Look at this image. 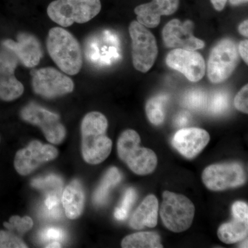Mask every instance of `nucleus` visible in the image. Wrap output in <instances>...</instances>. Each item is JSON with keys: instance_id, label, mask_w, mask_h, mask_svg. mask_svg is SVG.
<instances>
[{"instance_id": "obj_22", "label": "nucleus", "mask_w": 248, "mask_h": 248, "mask_svg": "<svg viewBox=\"0 0 248 248\" xmlns=\"http://www.w3.org/2000/svg\"><path fill=\"white\" fill-rule=\"evenodd\" d=\"M124 248H161V238L154 232H141L125 236L122 242Z\"/></svg>"}, {"instance_id": "obj_31", "label": "nucleus", "mask_w": 248, "mask_h": 248, "mask_svg": "<svg viewBox=\"0 0 248 248\" xmlns=\"http://www.w3.org/2000/svg\"><path fill=\"white\" fill-rule=\"evenodd\" d=\"M44 236L46 239H48V241H50L51 242L61 241L63 239V232L61 230L57 229V228H48L46 230L44 233Z\"/></svg>"}, {"instance_id": "obj_1", "label": "nucleus", "mask_w": 248, "mask_h": 248, "mask_svg": "<svg viewBox=\"0 0 248 248\" xmlns=\"http://www.w3.org/2000/svg\"><path fill=\"white\" fill-rule=\"evenodd\" d=\"M108 126L107 117L101 112H89L83 118L81 153L83 159L88 164H100L110 155L112 142L107 136Z\"/></svg>"}, {"instance_id": "obj_29", "label": "nucleus", "mask_w": 248, "mask_h": 248, "mask_svg": "<svg viewBox=\"0 0 248 248\" xmlns=\"http://www.w3.org/2000/svg\"><path fill=\"white\" fill-rule=\"evenodd\" d=\"M248 86L246 85L234 98V107L238 110L248 114Z\"/></svg>"}, {"instance_id": "obj_32", "label": "nucleus", "mask_w": 248, "mask_h": 248, "mask_svg": "<svg viewBox=\"0 0 248 248\" xmlns=\"http://www.w3.org/2000/svg\"><path fill=\"white\" fill-rule=\"evenodd\" d=\"M248 41L247 40L242 41L239 46V52L244 61L248 64Z\"/></svg>"}, {"instance_id": "obj_2", "label": "nucleus", "mask_w": 248, "mask_h": 248, "mask_svg": "<svg viewBox=\"0 0 248 248\" xmlns=\"http://www.w3.org/2000/svg\"><path fill=\"white\" fill-rule=\"evenodd\" d=\"M46 48L50 58L68 76H76L83 65V54L79 42L71 32L62 27L49 31Z\"/></svg>"}, {"instance_id": "obj_20", "label": "nucleus", "mask_w": 248, "mask_h": 248, "mask_svg": "<svg viewBox=\"0 0 248 248\" xmlns=\"http://www.w3.org/2000/svg\"><path fill=\"white\" fill-rule=\"evenodd\" d=\"M248 221L234 218L232 221L225 223L218 228V237L222 242L232 244L247 239Z\"/></svg>"}, {"instance_id": "obj_18", "label": "nucleus", "mask_w": 248, "mask_h": 248, "mask_svg": "<svg viewBox=\"0 0 248 248\" xmlns=\"http://www.w3.org/2000/svg\"><path fill=\"white\" fill-rule=\"evenodd\" d=\"M159 202L153 195L147 196L130 218V226L140 230L144 227L155 228L157 224Z\"/></svg>"}, {"instance_id": "obj_35", "label": "nucleus", "mask_w": 248, "mask_h": 248, "mask_svg": "<svg viewBox=\"0 0 248 248\" xmlns=\"http://www.w3.org/2000/svg\"><path fill=\"white\" fill-rule=\"evenodd\" d=\"M58 203V199L56 198L55 196L50 195L49 196L48 198L46 200V205L48 207V208L51 209L53 207L56 206L57 204Z\"/></svg>"}, {"instance_id": "obj_39", "label": "nucleus", "mask_w": 248, "mask_h": 248, "mask_svg": "<svg viewBox=\"0 0 248 248\" xmlns=\"http://www.w3.org/2000/svg\"><path fill=\"white\" fill-rule=\"evenodd\" d=\"M241 248H248V239L244 240V242L240 246Z\"/></svg>"}, {"instance_id": "obj_15", "label": "nucleus", "mask_w": 248, "mask_h": 248, "mask_svg": "<svg viewBox=\"0 0 248 248\" xmlns=\"http://www.w3.org/2000/svg\"><path fill=\"white\" fill-rule=\"evenodd\" d=\"M2 46L9 49L17 57L19 63L27 68H35L43 56V50L40 41L32 34L20 32L17 41L5 40Z\"/></svg>"}, {"instance_id": "obj_36", "label": "nucleus", "mask_w": 248, "mask_h": 248, "mask_svg": "<svg viewBox=\"0 0 248 248\" xmlns=\"http://www.w3.org/2000/svg\"><path fill=\"white\" fill-rule=\"evenodd\" d=\"M239 32L241 35L248 37V20L244 21V22L241 23L239 27Z\"/></svg>"}, {"instance_id": "obj_28", "label": "nucleus", "mask_w": 248, "mask_h": 248, "mask_svg": "<svg viewBox=\"0 0 248 248\" xmlns=\"http://www.w3.org/2000/svg\"><path fill=\"white\" fill-rule=\"evenodd\" d=\"M229 102V97L226 93H215L210 102V110L214 114L222 113L228 108Z\"/></svg>"}, {"instance_id": "obj_10", "label": "nucleus", "mask_w": 248, "mask_h": 248, "mask_svg": "<svg viewBox=\"0 0 248 248\" xmlns=\"http://www.w3.org/2000/svg\"><path fill=\"white\" fill-rule=\"evenodd\" d=\"M246 179L244 168L237 163L210 165L202 173L203 184L213 191L239 187L244 185Z\"/></svg>"}, {"instance_id": "obj_7", "label": "nucleus", "mask_w": 248, "mask_h": 248, "mask_svg": "<svg viewBox=\"0 0 248 248\" xmlns=\"http://www.w3.org/2000/svg\"><path fill=\"white\" fill-rule=\"evenodd\" d=\"M132 40V55L135 69L146 73L154 65L158 55L156 39L151 31L134 21L129 27Z\"/></svg>"}, {"instance_id": "obj_37", "label": "nucleus", "mask_w": 248, "mask_h": 248, "mask_svg": "<svg viewBox=\"0 0 248 248\" xmlns=\"http://www.w3.org/2000/svg\"><path fill=\"white\" fill-rule=\"evenodd\" d=\"M61 244L58 241H53V242H50V244L47 245L46 246V248H61Z\"/></svg>"}, {"instance_id": "obj_24", "label": "nucleus", "mask_w": 248, "mask_h": 248, "mask_svg": "<svg viewBox=\"0 0 248 248\" xmlns=\"http://www.w3.org/2000/svg\"><path fill=\"white\" fill-rule=\"evenodd\" d=\"M4 226L6 229L22 237L23 234L32 228L33 221L31 217L27 216H13L10 218L9 222H4Z\"/></svg>"}, {"instance_id": "obj_16", "label": "nucleus", "mask_w": 248, "mask_h": 248, "mask_svg": "<svg viewBox=\"0 0 248 248\" xmlns=\"http://www.w3.org/2000/svg\"><path fill=\"white\" fill-rule=\"evenodd\" d=\"M210 140V135L203 129L183 128L173 137L172 145L184 157L193 159L203 151Z\"/></svg>"}, {"instance_id": "obj_25", "label": "nucleus", "mask_w": 248, "mask_h": 248, "mask_svg": "<svg viewBox=\"0 0 248 248\" xmlns=\"http://www.w3.org/2000/svg\"><path fill=\"white\" fill-rule=\"evenodd\" d=\"M137 199V192L133 187H130L125 191L123 200L120 206L115 209V217L119 221H123L128 216L129 212L131 210L133 203Z\"/></svg>"}, {"instance_id": "obj_4", "label": "nucleus", "mask_w": 248, "mask_h": 248, "mask_svg": "<svg viewBox=\"0 0 248 248\" xmlns=\"http://www.w3.org/2000/svg\"><path fill=\"white\" fill-rule=\"evenodd\" d=\"M101 9L100 0H55L48 5L47 14L54 22L66 28L89 22Z\"/></svg>"}, {"instance_id": "obj_9", "label": "nucleus", "mask_w": 248, "mask_h": 248, "mask_svg": "<svg viewBox=\"0 0 248 248\" xmlns=\"http://www.w3.org/2000/svg\"><path fill=\"white\" fill-rule=\"evenodd\" d=\"M239 51L232 40L224 39L212 50L208 62V76L213 83L218 84L228 79L239 62Z\"/></svg>"}, {"instance_id": "obj_33", "label": "nucleus", "mask_w": 248, "mask_h": 248, "mask_svg": "<svg viewBox=\"0 0 248 248\" xmlns=\"http://www.w3.org/2000/svg\"><path fill=\"white\" fill-rule=\"evenodd\" d=\"M189 119H190V115L187 112H183L182 113L179 114L176 118V125L177 126H184V125H187Z\"/></svg>"}, {"instance_id": "obj_13", "label": "nucleus", "mask_w": 248, "mask_h": 248, "mask_svg": "<svg viewBox=\"0 0 248 248\" xmlns=\"http://www.w3.org/2000/svg\"><path fill=\"white\" fill-rule=\"evenodd\" d=\"M166 63L170 68L180 72L187 79L193 82L202 79L206 71L205 60L195 50L174 49L168 55Z\"/></svg>"}, {"instance_id": "obj_34", "label": "nucleus", "mask_w": 248, "mask_h": 248, "mask_svg": "<svg viewBox=\"0 0 248 248\" xmlns=\"http://www.w3.org/2000/svg\"><path fill=\"white\" fill-rule=\"evenodd\" d=\"M210 1L217 11H221L224 9L228 0H210Z\"/></svg>"}, {"instance_id": "obj_30", "label": "nucleus", "mask_w": 248, "mask_h": 248, "mask_svg": "<svg viewBox=\"0 0 248 248\" xmlns=\"http://www.w3.org/2000/svg\"><path fill=\"white\" fill-rule=\"evenodd\" d=\"M233 217L241 221H248V204L243 202H236L232 207Z\"/></svg>"}, {"instance_id": "obj_38", "label": "nucleus", "mask_w": 248, "mask_h": 248, "mask_svg": "<svg viewBox=\"0 0 248 248\" xmlns=\"http://www.w3.org/2000/svg\"><path fill=\"white\" fill-rule=\"evenodd\" d=\"M248 0H230V2L233 5H237L241 3L247 2Z\"/></svg>"}, {"instance_id": "obj_27", "label": "nucleus", "mask_w": 248, "mask_h": 248, "mask_svg": "<svg viewBox=\"0 0 248 248\" xmlns=\"http://www.w3.org/2000/svg\"><path fill=\"white\" fill-rule=\"evenodd\" d=\"M22 237L9 231H0V248H27Z\"/></svg>"}, {"instance_id": "obj_19", "label": "nucleus", "mask_w": 248, "mask_h": 248, "mask_svg": "<svg viewBox=\"0 0 248 248\" xmlns=\"http://www.w3.org/2000/svg\"><path fill=\"white\" fill-rule=\"evenodd\" d=\"M62 203L68 218L77 219L81 216L84 211L85 193L79 181H72L66 186L62 195Z\"/></svg>"}, {"instance_id": "obj_12", "label": "nucleus", "mask_w": 248, "mask_h": 248, "mask_svg": "<svg viewBox=\"0 0 248 248\" xmlns=\"http://www.w3.org/2000/svg\"><path fill=\"white\" fill-rule=\"evenodd\" d=\"M19 60L9 49L1 46L0 50V99L12 102L20 97L24 86L15 76Z\"/></svg>"}, {"instance_id": "obj_3", "label": "nucleus", "mask_w": 248, "mask_h": 248, "mask_svg": "<svg viewBox=\"0 0 248 248\" xmlns=\"http://www.w3.org/2000/svg\"><path fill=\"white\" fill-rule=\"evenodd\" d=\"M140 135L128 129L121 134L117 141V154L135 174L147 175L154 172L157 166V156L149 148L140 146Z\"/></svg>"}, {"instance_id": "obj_6", "label": "nucleus", "mask_w": 248, "mask_h": 248, "mask_svg": "<svg viewBox=\"0 0 248 248\" xmlns=\"http://www.w3.org/2000/svg\"><path fill=\"white\" fill-rule=\"evenodd\" d=\"M23 120L38 126L46 139L55 145L61 144L66 137V129L60 120V115L35 102H30L20 112Z\"/></svg>"}, {"instance_id": "obj_26", "label": "nucleus", "mask_w": 248, "mask_h": 248, "mask_svg": "<svg viewBox=\"0 0 248 248\" xmlns=\"http://www.w3.org/2000/svg\"><path fill=\"white\" fill-rule=\"evenodd\" d=\"M207 97L201 90L194 89L189 91L184 97L186 107L192 110H200L205 106Z\"/></svg>"}, {"instance_id": "obj_21", "label": "nucleus", "mask_w": 248, "mask_h": 248, "mask_svg": "<svg viewBox=\"0 0 248 248\" xmlns=\"http://www.w3.org/2000/svg\"><path fill=\"white\" fill-rule=\"evenodd\" d=\"M122 175L116 167H111L104 174L102 182L93 194V203L102 205L107 202L111 190L121 182Z\"/></svg>"}, {"instance_id": "obj_5", "label": "nucleus", "mask_w": 248, "mask_h": 248, "mask_svg": "<svg viewBox=\"0 0 248 248\" xmlns=\"http://www.w3.org/2000/svg\"><path fill=\"white\" fill-rule=\"evenodd\" d=\"M193 203L186 196L165 191L160 208V216L169 231L179 233L187 231L195 217Z\"/></svg>"}, {"instance_id": "obj_23", "label": "nucleus", "mask_w": 248, "mask_h": 248, "mask_svg": "<svg viewBox=\"0 0 248 248\" xmlns=\"http://www.w3.org/2000/svg\"><path fill=\"white\" fill-rule=\"evenodd\" d=\"M168 98L165 95L156 96L146 103V112L148 120L155 125H161L165 119V106Z\"/></svg>"}, {"instance_id": "obj_11", "label": "nucleus", "mask_w": 248, "mask_h": 248, "mask_svg": "<svg viewBox=\"0 0 248 248\" xmlns=\"http://www.w3.org/2000/svg\"><path fill=\"white\" fill-rule=\"evenodd\" d=\"M58 156V151L55 146L33 140L16 153L15 169L20 175H29L42 164L53 161Z\"/></svg>"}, {"instance_id": "obj_17", "label": "nucleus", "mask_w": 248, "mask_h": 248, "mask_svg": "<svg viewBox=\"0 0 248 248\" xmlns=\"http://www.w3.org/2000/svg\"><path fill=\"white\" fill-rule=\"evenodd\" d=\"M179 0H153L135 8L138 22L146 28L159 25L162 16H170L177 11Z\"/></svg>"}, {"instance_id": "obj_8", "label": "nucleus", "mask_w": 248, "mask_h": 248, "mask_svg": "<svg viewBox=\"0 0 248 248\" xmlns=\"http://www.w3.org/2000/svg\"><path fill=\"white\" fill-rule=\"evenodd\" d=\"M31 76L34 93L45 99H55L74 91L71 78L52 67L32 69Z\"/></svg>"}, {"instance_id": "obj_14", "label": "nucleus", "mask_w": 248, "mask_h": 248, "mask_svg": "<svg viewBox=\"0 0 248 248\" xmlns=\"http://www.w3.org/2000/svg\"><path fill=\"white\" fill-rule=\"evenodd\" d=\"M194 24L191 21L182 23L174 19L168 23L163 30L162 35L165 45L168 48L197 50L203 48L205 43L192 34Z\"/></svg>"}]
</instances>
